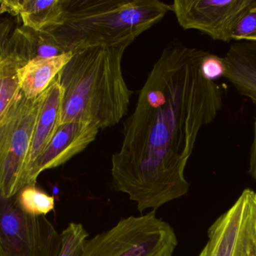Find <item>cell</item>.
Masks as SVG:
<instances>
[{
	"mask_svg": "<svg viewBox=\"0 0 256 256\" xmlns=\"http://www.w3.org/2000/svg\"><path fill=\"white\" fill-rule=\"evenodd\" d=\"M208 52L172 43L162 51L126 120L111 175L141 213L186 195L184 171L203 126L215 120L224 90L202 72Z\"/></svg>",
	"mask_w": 256,
	"mask_h": 256,
	"instance_id": "6da1fadb",
	"label": "cell"
},
{
	"mask_svg": "<svg viewBox=\"0 0 256 256\" xmlns=\"http://www.w3.org/2000/svg\"><path fill=\"white\" fill-rule=\"evenodd\" d=\"M128 47L98 46L74 54L58 75L63 90L60 125L80 120L100 130L120 123L132 94L122 69Z\"/></svg>",
	"mask_w": 256,
	"mask_h": 256,
	"instance_id": "7a4b0ae2",
	"label": "cell"
},
{
	"mask_svg": "<svg viewBox=\"0 0 256 256\" xmlns=\"http://www.w3.org/2000/svg\"><path fill=\"white\" fill-rule=\"evenodd\" d=\"M170 11L172 5L159 0H64L62 24L48 31L66 53L129 46Z\"/></svg>",
	"mask_w": 256,
	"mask_h": 256,
	"instance_id": "3957f363",
	"label": "cell"
},
{
	"mask_svg": "<svg viewBox=\"0 0 256 256\" xmlns=\"http://www.w3.org/2000/svg\"><path fill=\"white\" fill-rule=\"evenodd\" d=\"M178 243L172 227L152 210L87 239L80 256H172Z\"/></svg>",
	"mask_w": 256,
	"mask_h": 256,
	"instance_id": "277c9868",
	"label": "cell"
},
{
	"mask_svg": "<svg viewBox=\"0 0 256 256\" xmlns=\"http://www.w3.org/2000/svg\"><path fill=\"white\" fill-rule=\"evenodd\" d=\"M22 92L0 120V197L14 196L26 186L27 165L38 117L44 98Z\"/></svg>",
	"mask_w": 256,
	"mask_h": 256,
	"instance_id": "5b68a950",
	"label": "cell"
},
{
	"mask_svg": "<svg viewBox=\"0 0 256 256\" xmlns=\"http://www.w3.org/2000/svg\"><path fill=\"white\" fill-rule=\"evenodd\" d=\"M62 241L46 216L26 213L16 195L0 197V256H58Z\"/></svg>",
	"mask_w": 256,
	"mask_h": 256,
	"instance_id": "8992f818",
	"label": "cell"
},
{
	"mask_svg": "<svg viewBox=\"0 0 256 256\" xmlns=\"http://www.w3.org/2000/svg\"><path fill=\"white\" fill-rule=\"evenodd\" d=\"M255 193L244 189L234 204L210 225L208 240L198 256H250L255 252Z\"/></svg>",
	"mask_w": 256,
	"mask_h": 256,
	"instance_id": "52a82bcc",
	"label": "cell"
},
{
	"mask_svg": "<svg viewBox=\"0 0 256 256\" xmlns=\"http://www.w3.org/2000/svg\"><path fill=\"white\" fill-rule=\"evenodd\" d=\"M254 0H174L172 4L179 25L214 40L230 42L242 17Z\"/></svg>",
	"mask_w": 256,
	"mask_h": 256,
	"instance_id": "ba28073f",
	"label": "cell"
},
{
	"mask_svg": "<svg viewBox=\"0 0 256 256\" xmlns=\"http://www.w3.org/2000/svg\"><path fill=\"white\" fill-rule=\"evenodd\" d=\"M99 129L86 121L68 122L60 125L43 153L28 173L27 186L36 185L38 177L45 170L57 168L84 151L96 140Z\"/></svg>",
	"mask_w": 256,
	"mask_h": 256,
	"instance_id": "9c48e42d",
	"label": "cell"
},
{
	"mask_svg": "<svg viewBox=\"0 0 256 256\" xmlns=\"http://www.w3.org/2000/svg\"><path fill=\"white\" fill-rule=\"evenodd\" d=\"M62 96V87L57 75L45 90L43 103L36 122L27 165L26 186L33 164L43 153L60 126Z\"/></svg>",
	"mask_w": 256,
	"mask_h": 256,
	"instance_id": "30bf717a",
	"label": "cell"
},
{
	"mask_svg": "<svg viewBox=\"0 0 256 256\" xmlns=\"http://www.w3.org/2000/svg\"><path fill=\"white\" fill-rule=\"evenodd\" d=\"M230 46L225 57L224 78L242 96L256 102V41L242 40Z\"/></svg>",
	"mask_w": 256,
	"mask_h": 256,
	"instance_id": "8fae6325",
	"label": "cell"
},
{
	"mask_svg": "<svg viewBox=\"0 0 256 256\" xmlns=\"http://www.w3.org/2000/svg\"><path fill=\"white\" fill-rule=\"evenodd\" d=\"M4 13L19 17L24 27L50 30L64 21V0H4L0 1V16Z\"/></svg>",
	"mask_w": 256,
	"mask_h": 256,
	"instance_id": "7c38bea8",
	"label": "cell"
},
{
	"mask_svg": "<svg viewBox=\"0 0 256 256\" xmlns=\"http://www.w3.org/2000/svg\"><path fill=\"white\" fill-rule=\"evenodd\" d=\"M4 53L13 54L24 64L34 59L66 54L50 31H37L22 25L14 29Z\"/></svg>",
	"mask_w": 256,
	"mask_h": 256,
	"instance_id": "4fadbf2b",
	"label": "cell"
},
{
	"mask_svg": "<svg viewBox=\"0 0 256 256\" xmlns=\"http://www.w3.org/2000/svg\"><path fill=\"white\" fill-rule=\"evenodd\" d=\"M72 52L56 57L34 59L18 70L21 92L27 99H36L50 85L73 57Z\"/></svg>",
	"mask_w": 256,
	"mask_h": 256,
	"instance_id": "5bb4252c",
	"label": "cell"
},
{
	"mask_svg": "<svg viewBox=\"0 0 256 256\" xmlns=\"http://www.w3.org/2000/svg\"><path fill=\"white\" fill-rule=\"evenodd\" d=\"M24 63L12 54L0 59V120L20 95L18 70Z\"/></svg>",
	"mask_w": 256,
	"mask_h": 256,
	"instance_id": "9a60e30c",
	"label": "cell"
},
{
	"mask_svg": "<svg viewBox=\"0 0 256 256\" xmlns=\"http://www.w3.org/2000/svg\"><path fill=\"white\" fill-rule=\"evenodd\" d=\"M16 199L24 211L34 216H46L55 207V198L38 189L36 185L22 188L16 194Z\"/></svg>",
	"mask_w": 256,
	"mask_h": 256,
	"instance_id": "2e32d148",
	"label": "cell"
},
{
	"mask_svg": "<svg viewBox=\"0 0 256 256\" xmlns=\"http://www.w3.org/2000/svg\"><path fill=\"white\" fill-rule=\"evenodd\" d=\"M61 234L62 241L58 256H80L88 237L84 225L72 222Z\"/></svg>",
	"mask_w": 256,
	"mask_h": 256,
	"instance_id": "e0dca14e",
	"label": "cell"
},
{
	"mask_svg": "<svg viewBox=\"0 0 256 256\" xmlns=\"http://www.w3.org/2000/svg\"><path fill=\"white\" fill-rule=\"evenodd\" d=\"M256 33V0L239 21L233 34V40H248Z\"/></svg>",
	"mask_w": 256,
	"mask_h": 256,
	"instance_id": "ac0fdd59",
	"label": "cell"
},
{
	"mask_svg": "<svg viewBox=\"0 0 256 256\" xmlns=\"http://www.w3.org/2000/svg\"><path fill=\"white\" fill-rule=\"evenodd\" d=\"M202 72L206 78L212 81L224 77L226 72L224 59L208 53L202 62Z\"/></svg>",
	"mask_w": 256,
	"mask_h": 256,
	"instance_id": "d6986e66",
	"label": "cell"
},
{
	"mask_svg": "<svg viewBox=\"0 0 256 256\" xmlns=\"http://www.w3.org/2000/svg\"><path fill=\"white\" fill-rule=\"evenodd\" d=\"M14 24L10 18H0V59L6 52L8 41L14 30Z\"/></svg>",
	"mask_w": 256,
	"mask_h": 256,
	"instance_id": "ffe728a7",
	"label": "cell"
},
{
	"mask_svg": "<svg viewBox=\"0 0 256 256\" xmlns=\"http://www.w3.org/2000/svg\"><path fill=\"white\" fill-rule=\"evenodd\" d=\"M249 174L256 181V147L252 146L250 153Z\"/></svg>",
	"mask_w": 256,
	"mask_h": 256,
	"instance_id": "44dd1931",
	"label": "cell"
},
{
	"mask_svg": "<svg viewBox=\"0 0 256 256\" xmlns=\"http://www.w3.org/2000/svg\"><path fill=\"white\" fill-rule=\"evenodd\" d=\"M254 204H255V214H254V246H255V254L256 255V193L254 195Z\"/></svg>",
	"mask_w": 256,
	"mask_h": 256,
	"instance_id": "7402d4cb",
	"label": "cell"
},
{
	"mask_svg": "<svg viewBox=\"0 0 256 256\" xmlns=\"http://www.w3.org/2000/svg\"><path fill=\"white\" fill-rule=\"evenodd\" d=\"M251 146L252 147H256V118L255 122H254V141H252V144Z\"/></svg>",
	"mask_w": 256,
	"mask_h": 256,
	"instance_id": "603a6c76",
	"label": "cell"
},
{
	"mask_svg": "<svg viewBox=\"0 0 256 256\" xmlns=\"http://www.w3.org/2000/svg\"><path fill=\"white\" fill-rule=\"evenodd\" d=\"M248 40H251V41H256V33L255 34L252 35V36H251L250 38Z\"/></svg>",
	"mask_w": 256,
	"mask_h": 256,
	"instance_id": "cb8c5ba5",
	"label": "cell"
},
{
	"mask_svg": "<svg viewBox=\"0 0 256 256\" xmlns=\"http://www.w3.org/2000/svg\"><path fill=\"white\" fill-rule=\"evenodd\" d=\"M250 256H256V254H255V252H254V253L251 254V255H250Z\"/></svg>",
	"mask_w": 256,
	"mask_h": 256,
	"instance_id": "d4e9b609",
	"label": "cell"
}]
</instances>
